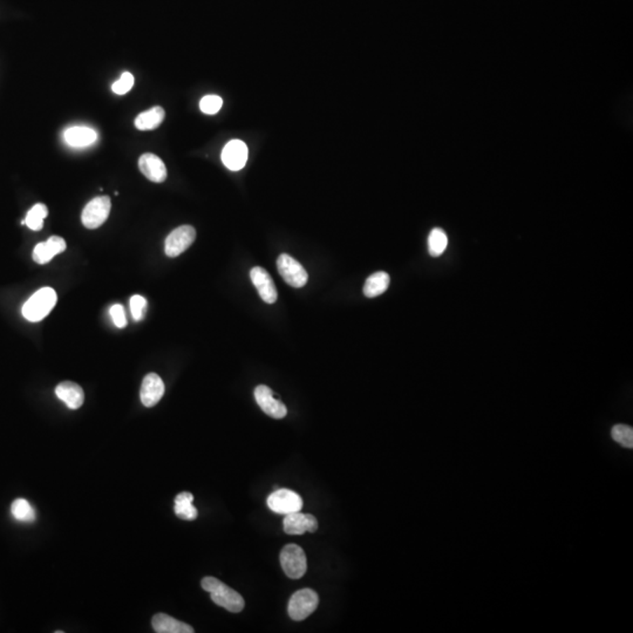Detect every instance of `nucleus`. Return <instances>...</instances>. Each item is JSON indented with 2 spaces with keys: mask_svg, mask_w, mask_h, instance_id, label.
<instances>
[{
  "mask_svg": "<svg viewBox=\"0 0 633 633\" xmlns=\"http://www.w3.org/2000/svg\"><path fill=\"white\" fill-rule=\"evenodd\" d=\"M281 564L288 578H302L307 570L305 552L297 544H288L281 550Z\"/></svg>",
  "mask_w": 633,
  "mask_h": 633,
  "instance_id": "20e7f679",
  "label": "nucleus"
},
{
  "mask_svg": "<svg viewBox=\"0 0 633 633\" xmlns=\"http://www.w3.org/2000/svg\"><path fill=\"white\" fill-rule=\"evenodd\" d=\"M196 230L191 225H182L170 232L167 237L165 251L168 257H177L183 253L195 242Z\"/></svg>",
  "mask_w": 633,
  "mask_h": 633,
  "instance_id": "6e6552de",
  "label": "nucleus"
},
{
  "mask_svg": "<svg viewBox=\"0 0 633 633\" xmlns=\"http://www.w3.org/2000/svg\"><path fill=\"white\" fill-rule=\"evenodd\" d=\"M111 316H112V319L113 321H114L116 326H118L119 328H123L126 326V313H125V309H123V305H120V304L113 305L112 307H111Z\"/></svg>",
  "mask_w": 633,
  "mask_h": 633,
  "instance_id": "c85d7f7f",
  "label": "nucleus"
},
{
  "mask_svg": "<svg viewBox=\"0 0 633 633\" xmlns=\"http://www.w3.org/2000/svg\"><path fill=\"white\" fill-rule=\"evenodd\" d=\"M47 215H48V209H47L46 205L43 204V203H38L27 213V216H26L24 223L31 230H41L43 227V220L46 218Z\"/></svg>",
  "mask_w": 633,
  "mask_h": 633,
  "instance_id": "5701e85b",
  "label": "nucleus"
},
{
  "mask_svg": "<svg viewBox=\"0 0 633 633\" xmlns=\"http://www.w3.org/2000/svg\"><path fill=\"white\" fill-rule=\"evenodd\" d=\"M194 495L190 493H181L175 497V514L177 517L186 520V521H194L197 518V509L193 506Z\"/></svg>",
  "mask_w": 633,
  "mask_h": 633,
  "instance_id": "412c9836",
  "label": "nucleus"
},
{
  "mask_svg": "<svg viewBox=\"0 0 633 633\" xmlns=\"http://www.w3.org/2000/svg\"><path fill=\"white\" fill-rule=\"evenodd\" d=\"M166 112L162 107L156 106L147 112L141 113L135 119V127L140 130H154L165 121Z\"/></svg>",
  "mask_w": 633,
  "mask_h": 633,
  "instance_id": "6ab92c4d",
  "label": "nucleus"
},
{
  "mask_svg": "<svg viewBox=\"0 0 633 633\" xmlns=\"http://www.w3.org/2000/svg\"><path fill=\"white\" fill-rule=\"evenodd\" d=\"M612 439L625 448H633V429L631 426L615 425L611 429Z\"/></svg>",
  "mask_w": 633,
  "mask_h": 633,
  "instance_id": "393cba45",
  "label": "nucleus"
},
{
  "mask_svg": "<svg viewBox=\"0 0 633 633\" xmlns=\"http://www.w3.org/2000/svg\"><path fill=\"white\" fill-rule=\"evenodd\" d=\"M222 161L228 169L237 172L244 168L248 161V147L241 140L228 142L222 151Z\"/></svg>",
  "mask_w": 633,
  "mask_h": 633,
  "instance_id": "9b49d317",
  "label": "nucleus"
},
{
  "mask_svg": "<svg viewBox=\"0 0 633 633\" xmlns=\"http://www.w3.org/2000/svg\"><path fill=\"white\" fill-rule=\"evenodd\" d=\"M134 86V76L132 73L125 72L118 81L113 83L112 90L118 95H123L130 92Z\"/></svg>",
  "mask_w": 633,
  "mask_h": 633,
  "instance_id": "cd10ccee",
  "label": "nucleus"
},
{
  "mask_svg": "<svg viewBox=\"0 0 633 633\" xmlns=\"http://www.w3.org/2000/svg\"><path fill=\"white\" fill-rule=\"evenodd\" d=\"M11 513L17 521L22 523H32L36 521V511L25 499H17L12 503Z\"/></svg>",
  "mask_w": 633,
  "mask_h": 633,
  "instance_id": "4be33fe9",
  "label": "nucleus"
},
{
  "mask_svg": "<svg viewBox=\"0 0 633 633\" xmlns=\"http://www.w3.org/2000/svg\"><path fill=\"white\" fill-rule=\"evenodd\" d=\"M223 106V100L218 95H207L200 102V109L202 112L208 116H214L220 112Z\"/></svg>",
  "mask_w": 633,
  "mask_h": 633,
  "instance_id": "a878e982",
  "label": "nucleus"
},
{
  "mask_svg": "<svg viewBox=\"0 0 633 633\" xmlns=\"http://www.w3.org/2000/svg\"><path fill=\"white\" fill-rule=\"evenodd\" d=\"M319 604V597L316 591L302 589L292 594L288 605V613L295 622L307 618L316 611Z\"/></svg>",
  "mask_w": 633,
  "mask_h": 633,
  "instance_id": "7ed1b4c3",
  "label": "nucleus"
},
{
  "mask_svg": "<svg viewBox=\"0 0 633 633\" xmlns=\"http://www.w3.org/2000/svg\"><path fill=\"white\" fill-rule=\"evenodd\" d=\"M318 521L311 514H302L300 511L285 515L284 531L288 535H302L305 533H316Z\"/></svg>",
  "mask_w": 633,
  "mask_h": 633,
  "instance_id": "f8f14e48",
  "label": "nucleus"
},
{
  "mask_svg": "<svg viewBox=\"0 0 633 633\" xmlns=\"http://www.w3.org/2000/svg\"><path fill=\"white\" fill-rule=\"evenodd\" d=\"M66 242L59 236H52L46 242L39 243L33 250V259L38 264L50 262L55 256L65 251Z\"/></svg>",
  "mask_w": 633,
  "mask_h": 633,
  "instance_id": "2eb2a0df",
  "label": "nucleus"
},
{
  "mask_svg": "<svg viewBox=\"0 0 633 633\" xmlns=\"http://www.w3.org/2000/svg\"><path fill=\"white\" fill-rule=\"evenodd\" d=\"M151 625L158 633H194L195 629L186 622L166 615L158 613L153 617Z\"/></svg>",
  "mask_w": 633,
  "mask_h": 633,
  "instance_id": "a211bd4d",
  "label": "nucleus"
},
{
  "mask_svg": "<svg viewBox=\"0 0 633 633\" xmlns=\"http://www.w3.org/2000/svg\"><path fill=\"white\" fill-rule=\"evenodd\" d=\"M111 198L109 196L95 197L83 209L81 221L88 229H97L109 218L111 213Z\"/></svg>",
  "mask_w": 633,
  "mask_h": 633,
  "instance_id": "423d86ee",
  "label": "nucleus"
},
{
  "mask_svg": "<svg viewBox=\"0 0 633 633\" xmlns=\"http://www.w3.org/2000/svg\"><path fill=\"white\" fill-rule=\"evenodd\" d=\"M57 299L58 297L53 288H40L22 306V316L33 323L43 321L55 309Z\"/></svg>",
  "mask_w": 633,
  "mask_h": 633,
  "instance_id": "f03ea898",
  "label": "nucleus"
},
{
  "mask_svg": "<svg viewBox=\"0 0 633 633\" xmlns=\"http://www.w3.org/2000/svg\"><path fill=\"white\" fill-rule=\"evenodd\" d=\"M267 507L276 514L288 515L302 510V500L293 490L278 489L267 497Z\"/></svg>",
  "mask_w": 633,
  "mask_h": 633,
  "instance_id": "0eeeda50",
  "label": "nucleus"
},
{
  "mask_svg": "<svg viewBox=\"0 0 633 633\" xmlns=\"http://www.w3.org/2000/svg\"><path fill=\"white\" fill-rule=\"evenodd\" d=\"M147 309V299L142 295H133L130 299V311L134 321H140L144 319V313Z\"/></svg>",
  "mask_w": 633,
  "mask_h": 633,
  "instance_id": "bb28decb",
  "label": "nucleus"
},
{
  "mask_svg": "<svg viewBox=\"0 0 633 633\" xmlns=\"http://www.w3.org/2000/svg\"><path fill=\"white\" fill-rule=\"evenodd\" d=\"M448 245V237L441 229H433L429 237V255L439 257L443 255Z\"/></svg>",
  "mask_w": 633,
  "mask_h": 633,
  "instance_id": "b1692460",
  "label": "nucleus"
},
{
  "mask_svg": "<svg viewBox=\"0 0 633 633\" xmlns=\"http://www.w3.org/2000/svg\"><path fill=\"white\" fill-rule=\"evenodd\" d=\"M255 399L263 412L274 417V419H283L286 417L288 410L281 400H277L274 396L272 389L267 386L259 385L255 389Z\"/></svg>",
  "mask_w": 633,
  "mask_h": 633,
  "instance_id": "1a4fd4ad",
  "label": "nucleus"
},
{
  "mask_svg": "<svg viewBox=\"0 0 633 633\" xmlns=\"http://www.w3.org/2000/svg\"><path fill=\"white\" fill-rule=\"evenodd\" d=\"M389 274H386L384 271H379L367 278L366 283L363 285V295L367 298H375L378 295H382L386 290L389 288Z\"/></svg>",
  "mask_w": 633,
  "mask_h": 633,
  "instance_id": "aec40b11",
  "label": "nucleus"
},
{
  "mask_svg": "<svg viewBox=\"0 0 633 633\" xmlns=\"http://www.w3.org/2000/svg\"><path fill=\"white\" fill-rule=\"evenodd\" d=\"M201 585L210 594L211 601L215 604L222 606L228 611L238 613L244 608V599L241 594L215 577H205L202 579Z\"/></svg>",
  "mask_w": 633,
  "mask_h": 633,
  "instance_id": "f257e3e1",
  "label": "nucleus"
},
{
  "mask_svg": "<svg viewBox=\"0 0 633 633\" xmlns=\"http://www.w3.org/2000/svg\"><path fill=\"white\" fill-rule=\"evenodd\" d=\"M139 168L141 173L147 177L148 180L155 183H162L167 179L166 165L158 155L146 153L141 155L139 160Z\"/></svg>",
  "mask_w": 633,
  "mask_h": 633,
  "instance_id": "ddd939ff",
  "label": "nucleus"
},
{
  "mask_svg": "<svg viewBox=\"0 0 633 633\" xmlns=\"http://www.w3.org/2000/svg\"><path fill=\"white\" fill-rule=\"evenodd\" d=\"M165 391H166V387H165L162 379L155 373H149L144 377L142 386H141V401L146 407L155 406L160 400L162 399Z\"/></svg>",
  "mask_w": 633,
  "mask_h": 633,
  "instance_id": "4468645a",
  "label": "nucleus"
},
{
  "mask_svg": "<svg viewBox=\"0 0 633 633\" xmlns=\"http://www.w3.org/2000/svg\"><path fill=\"white\" fill-rule=\"evenodd\" d=\"M250 278L255 288L258 291L260 298L267 304H274L278 298L277 288L274 285V279L265 269L260 267H252L250 271Z\"/></svg>",
  "mask_w": 633,
  "mask_h": 633,
  "instance_id": "9d476101",
  "label": "nucleus"
},
{
  "mask_svg": "<svg viewBox=\"0 0 633 633\" xmlns=\"http://www.w3.org/2000/svg\"><path fill=\"white\" fill-rule=\"evenodd\" d=\"M64 139L69 147L86 148L97 142V130L90 127H69L64 133Z\"/></svg>",
  "mask_w": 633,
  "mask_h": 633,
  "instance_id": "dca6fc26",
  "label": "nucleus"
},
{
  "mask_svg": "<svg viewBox=\"0 0 633 633\" xmlns=\"http://www.w3.org/2000/svg\"><path fill=\"white\" fill-rule=\"evenodd\" d=\"M55 394L71 410H78L85 401L83 389L76 382H64L59 384L55 389Z\"/></svg>",
  "mask_w": 633,
  "mask_h": 633,
  "instance_id": "f3484780",
  "label": "nucleus"
},
{
  "mask_svg": "<svg viewBox=\"0 0 633 633\" xmlns=\"http://www.w3.org/2000/svg\"><path fill=\"white\" fill-rule=\"evenodd\" d=\"M277 269L283 279L292 288H302L309 279V274L302 264L286 253L278 257Z\"/></svg>",
  "mask_w": 633,
  "mask_h": 633,
  "instance_id": "39448f33",
  "label": "nucleus"
}]
</instances>
